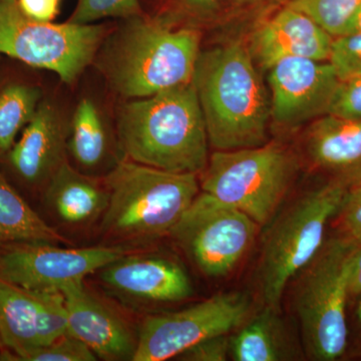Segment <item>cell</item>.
<instances>
[{
  "label": "cell",
  "instance_id": "1",
  "mask_svg": "<svg viewBox=\"0 0 361 361\" xmlns=\"http://www.w3.org/2000/svg\"><path fill=\"white\" fill-rule=\"evenodd\" d=\"M118 147L128 160L198 175L209 161L205 121L193 80L120 108Z\"/></svg>",
  "mask_w": 361,
  "mask_h": 361
},
{
  "label": "cell",
  "instance_id": "2",
  "mask_svg": "<svg viewBox=\"0 0 361 361\" xmlns=\"http://www.w3.org/2000/svg\"><path fill=\"white\" fill-rule=\"evenodd\" d=\"M192 80L211 146L231 151L265 145L269 103L243 45L200 52Z\"/></svg>",
  "mask_w": 361,
  "mask_h": 361
},
{
  "label": "cell",
  "instance_id": "3",
  "mask_svg": "<svg viewBox=\"0 0 361 361\" xmlns=\"http://www.w3.org/2000/svg\"><path fill=\"white\" fill-rule=\"evenodd\" d=\"M104 183L109 204L102 231L132 247L170 235L200 193L197 174L169 172L128 159L118 161Z\"/></svg>",
  "mask_w": 361,
  "mask_h": 361
},
{
  "label": "cell",
  "instance_id": "4",
  "mask_svg": "<svg viewBox=\"0 0 361 361\" xmlns=\"http://www.w3.org/2000/svg\"><path fill=\"white\" fill-rule=\"evenodd\" d=\"M199 42L194 30H173L135 16L99 49L97 66L121 96H153L193 80Z\"/></svg>",
  "mask_w": 361,
  "mask_h": 361
},
{
  "label": "cell",
  "instance_id": "5",
  "mask_svg": "<svg viewBox=\"0 0 361 361\" xmlns=\"http://www.w3.org/2000/svg\"><path fill=\"white\" fill-rule=\"evenodd\" d=\"M348 191L345 185L331 180L295 199L271 220L257 269L265 306L280 310L287 286L322 249L327 225Z\"/></svg>",
  "mask_w": 361,
  "mask_h": 361
},
{
  "label": "cell",
  "instance_id": "6",
  "mask_svg": "<svg viewBox=\"0 0 361 361\" xmlns=\"http://www.w3.org/2000/svg\"><path fill=\"white\" fill-rule=\"evenodd\" d=\"M356 248L337 235L296 275L294 307L311 360L334 361L348 350L349 271Z\"/></svg>",
  "mask_w": 361,
  "mask_h": 361
},
{
  "label": "cell",
  "instance_id": "7",
  "mask_svg": "<svg viewBox=\"0 0 361 361\" xmlns=\"http://www.w3.org/2000/svg\"><path fill=\"white\" fill-rule=\"evenodd\" d=\"M296 171L294 157L278 145L217 151L202 172L201 189L264 226L279 212Z\"/></svg>",
  "mask_w": 361,
  "mask_h": 361
},
{
  "label": "cell",
  "instance_id": "8",
  "mask_svg": "<svg viewBox=\"0 0 361 361\" xmlns=\"http://www.w3.org/2000/svg\"><path fill=\"white\" fill-rule=\"evenodd\" d=\"M104 28L42 23L21 11L18 0H0V54L51 71L71 84L96 58Z\"/></svg>",
  "mask_w": 361,
  "mask_h": 361
},
{
  "label": "cell",
  "instance_id": "9",
  "mask_svg": "<svg viewBox=\"0 0 361 361\" xmlns=\"http://www.w3.org/2000/svg\"><path fill=\"white\" fill-rule=\"evenodd\" d=\"M258 226L245 213L202 192L170 236L205 276L223 278L246 255Z\"/></svg>",
  "mask_w": 361,
  "mask_h": 361
},
{
  "label": "cell",
  "instance_id": "10",
  "mask_svg": "<svg viewBox=\"0 0 361 361\" xmlns=\"http://www.w3.org/2000/svg\"><path fill=\"white\" fill-rule=\"evenodd\" d=\"M134 250L121 244L63 248L47 242H18L0 247V278L27 291L61 292Z\"/></svg>",
  "mask_w": 361,
  "mask_h": 361
},
{
  "label": "cell",
  "instance_id": "11",
  "mask_svg": "<svg viewBox=\"0 0 361 361\" xmlns=\"http://www.w3.org/2000/svg\"><path fill=\"white\" fill-rule=\"evenodd\" d=\"M250 301L241 293L218 294L167 314L149 316L137 336L133 361H164L204 339L223 336L243 324Z\"/></svg>",
  "mask_w": 361,
  "mask_h": 361
},
{
  "label": "cell",
  "instance_id": "12",
  "mask_svg": "<svg viewBox=\"0 0 361 361\" xmlns=\"http://www.w3.org/2000/svg\"><path fill=\"white\" fill-rule=\"evenodd\" d=\"M271 115L275 122L294 127L327 115L341 84L329 63L306 58L279 59L269 68Z\"/></svg>",
  "mask_w": 361,
  "mask_h": 361
},
{
  "label": "cell",
  "instance_id": "13",
  "mask_svg": "<svg viewBox=\"0 0 361 361\" xmlns=\"http://www.w3.org/2000/svg\"><path fill=\"white\" fill-rule=\"evenodd\" d=\"M99 280L116 296L141 302H179L194 294L182 266L160 256L126 254L99 270Z\"/></svg>",
  "mask_w": 361,
  "mask_h": 361
},
{
  "label": "cell",
  "instance_id": "14",
  "mask_svg": "<svg viewBox=\"0 0 361 361\" xmlns=\"http://www.w3.org/2000/svg\"><path fill=\"white\" fill-rule=\"evenodd\" d=\"M68 316V334L104 360H132L137 337L125 318L85 286L84 281L61 290Z\"/></svg>",
  "mask_w": 361,
  "mask_h": 361
},
{
  "label": "cell",
  "instance_id": "15",
  "mask_svg": "<svg viewBox=\"0 0 361 361\" xmlns=\"http://www.w3.org/2000/svg\"><path fill=\"white\" fill-rule=\"evenodd\" d=\"M68 132L56 106L42 99L20 140L9 149L16 174L33 186L47 185L66 160Z\"/></svg>",
  "mask_w": 361,
  "mask_h": 361
},
{
  "label": "cell",
  "instance_id": "16",
  "mask_svg": "<svg viewBox=\"0 0 361 361\" xmlns=\"http://www.w3.org/2000/svg\"><path fill=\"white\" fill-rule=\"evenodd\" d=\"M305 149L311 163L332 180L348 189L361 185V120L320 116L307 130Z\"/></svg>",
  "mask_w": 361,
  "mask_h": 361
},
{
  "label": "cell",
  "instance_id": "17",
  "mask_svg": "<svg viewBox=\"0 0 361 361\" xmlns=\"http://www.w3.org/2000/svg\"><path fill=\"white\" fill-rule=\"evenodd\" d=\"M334 37L310 16L287 7L266 23L254 39L261 63L269 68L279 59H329Z\"/></svg>",
  "mask_w": 361,
  "mask_h": 361
},
{
  "label": "cell",
  "instance_id": "18",
  "mask_svg": "<svg viewBox=\"0 0 361 361\" xmlns=\"http://www.w3.org/2000/svg\"><path fill=\"white\" fill-rule=\"evenodd\" d=\"M44 202L61 223L82 227L101 219L109 192L104 183L75 170L66 160L45 185Z\"/></svg>",
  "mask_w": 361,
  "mask_h": 361
},
{
  "label": "cell",
  "instance_id": "19",
  "mask_svg": "<svg viewBox=\"0 0 361 361\" xmlns=\"http://www.w3.org/2000/svg\"><path fill=\"white\" fill-rule=\"evenodd\" d=\"M230 357L235 361H283L299 356L280 310L269 306L230 336Z\"/></svg>",
  "mask_w": 361,
  "mask_h": 361
},
{
  "label": "cell",
  "instance_id": "20",
  "mask_svg": "<svg viewBox=\"0 0 361 361\" xmlns=\"http://www.w3.org/2000/svg\"><path fill=\"white\" fill-rule=\"evenodd\" d=\"M0 360L21 361L39 346L37 300L32 292L0 278Z\"/></svg>",
  "mask_w": 361,
  "mask_h": 361
},
{
  "label": "cell",
  "instance_id": "21",
  "mask_svg": "<svg viewBox=\"0 0 361 361\" xmlns=\"http://www.w3.org/2000/svg\"><path fill=\"white\" fill-rule=\"evenodd\" d=\"M18 242L66 243L0 173V247Z\"/></svg>",
  "mask_w": 361,
  "mask_h": 361
},
{
  "label": "cell",
  "instance_id": "22",
  "mask_svg": "<svg viewBox=\"0 0 361 361\" xmlns=\"http://www.w3.org/2000/svg\"><path fill=\"white\" fill-rule=\"evenodd\" d=\"M68 149L78 165L87 170L101 166L109 151V137L94 102L82 99L73 113Z\"/></svg>",
  "mask_w": 361,
  "mask_h": 361
},
{
  "label": "cell",
  "instance_id": "23",
  "mask_svg": "<svg viewBox=\"0 0 361 361\" xmlns=\"http://www.w3.org/2000/svg\"><path fill=\"white\" fill-rule=\"evenodd\" d=\"M35 85L11 84L0 90V153L9 152L42 101Z\"/></svg>",
  "mask_w": 361,
  "mask_h": 361
},
{
  "label": "cell",
  "instance_id": "24",
  "mask_svg": "<svg viewBox=\"0 0 361 361\" xmlns=\"http://www.w3.org/2000/svg\"><path fill=\"white\" fill-rule=\"evenodd\" d=\"M361 0H291L289 7L310 16L332 37L345 32Z\"/></svg>",
  "mask_w": 361,
  "mask_h": 361
},
{
  "label": "cell",
  "instance_id": "25",
  "mask_svg": "<svg viewBox=\"0 0 361 361\" xmlns=\"http://www.w3.org/2000/svg\"><path fill=\"white\" fill-rule=\"evenodd\" d=\"M32 293L37 300L39 346L47 345L68 334V316L65 297L61 291Z\"/></svg>",
  "mask_w": 361,
  "mask_h": 361
},
{
  "label": "cell",
  "instance_id": "26",
  "mask_svg": "<svg viewBox=\"0 0 361 361\" xmlns=\"http://www.w3.org/2000/svg\"><path fill=\"white\" fill-rule=\"evenodd\" d=\"M141 13L139 0H78L68 23L94 25L108 18H133Z\"/></svg>",
  "mask_w": 361,
  "mask_h": 361
},
{
  "label": "cell",
  "instance_id": "27",
  "mask_svg": "<svg viewBox=\"0 0 361 361\" xmlns=\"http://www.w3.org/2000/svg\"><path fill=\"white\" fill-rule=\"evenodd\" d=\"M329 61L341 82L361 77V33L334 37Z\"/></svg>",
  "mask_w": 361,
  "mask_h": 361
},
{
  "label": "cell",
  "instance_id": "28",
  "mask_svg": "<svg viewBox=\"0 0 361 361\" xmlns=\"http://www.w3.org/2000/svg\"><path fill=\"white\" fill-rule=\"evenodd\" d=\"M97 357L77 337L66 334L47 345L37 346L21 361H94Z\"/></svg>",
  "mask_w": 361,
  "mask_h": 361
},
{
  "label": "cell",
  "instance_id": "29",
  "mask_svg": "<svg viewBox=\"0 0 361 361\" xmlns=\"http://www.w3.org/2000/svg\"><path fill=\"white\" fill-rule=\"evenodd\" d=\"M338 236L361 246V185L350 188L336 213Z\"/></svg>",
  "mask_w": 361,
  "mask_h": 361
},
{
  "label": "cell",
  "instance_id": "30",
  "mask_svg": "<svg viewBox=\"0 0 361 361\" xmlns=\"http://www.w3.org/2000/svg\"><path fill=\"white\" fill-rule=\"evenodd\" d=\"M327 115L345 120H361V77L341 82Z\"/></svg>",
  "mask_w": 361,
  "mask_h": 361
},
{
  "label": "cell",
  "instance_id": "31",
  "mask_svg": "<svg viewBox=\"0 0 361 361\" xmlns=\"http://www.w3.org/2000/svg\"><path fill=\"white\" fill-rule=\"evenodd\" d=\"M231 341L227 334L204 339L177 356L185 361H225L230 357Z\"/></svg>",
  "mask_w": 361,
  "mask_h": 361
},
{
  "label": "cell",
  "instance_id": "32",
  "mask_svg": "<svg viewBox=\"0 0 361 361\" xmlns=\"http://www.w3.org/2000/svg\"><path fill=\"white\" fill-rule=\"evenodd\" d=\"M59 0H18V6L28 18L51 23L56 16Z\"/></svg>",
  "mask_w": 361,
  "mask_h": 361
},
{
  "label": "cell",
  "instance_id": "33",
  "mask_svg": "<svg viewBox=\"0 0 361 361\" xmlns=\"http://www.w3.org/2000/svg\"><path fill=\"white\" fill-rule=\"evenodd\" d=\"M361 295V246L355 249L349 271V296Z\"/></svg>",
  "mask_w": 361,
  "mask_h": 361
},
{
  "label": "cell",
  "instance_id": "34",
  "mask_svg": "<svg viewBox=\"0 0 361 361\" xmlns=\"http://www.w3.org/2000/svg\"><path fill=\"white\" fill-rule=\"evenodd\" d=\"M346 33H361V4L351 16L344 35Z\"/></svg>",
  "mask_w": 361,
  "mask_h": 361
},
{
  "label": "cell",
  "instance_id": "35",
  "mask_svg": "<svg viewBox=\"0 0 361 361\" xmlns=\"http://www.w3.org/2000/svg\"><path fill=\"white\" fill-rule=\"evenodd\" d=\"M356 319H357L358 326H360L361 331V295L360 302L357 304V308H356Z\"/></svg>",
  "mask_w": 361,
  "mask_h": 361
},
{
  "label": "cell",
  "instance_id": "36",
  "mask_svg": "<svg viewBox=\"0 0 361 361\" xmlns=\"http://www.w3.org/2000/svg\"><path fill=\"white\" fill-rule=\"evenodd\" d=\"M194 2H199V4H202V2H208L212 1V0H193Z\"/></svg>",
  "mask_w": 361,
  "mask_h": 361
},
{
  "label": "cell",
  "instance_id": "37",
  "mask_svg": "<svg viewBox=\"0 0 361 361\" xmlns=\"http://www.w3.org/2000/svg\"><path fill=\"white\" fill-rule=\"evenodd\" d=\"M2 351H4V348H2L1 342H0V357H1Z\"/></svg>",
  "mask_w": 361,
  "mask_h": 361
}]
</instances>
